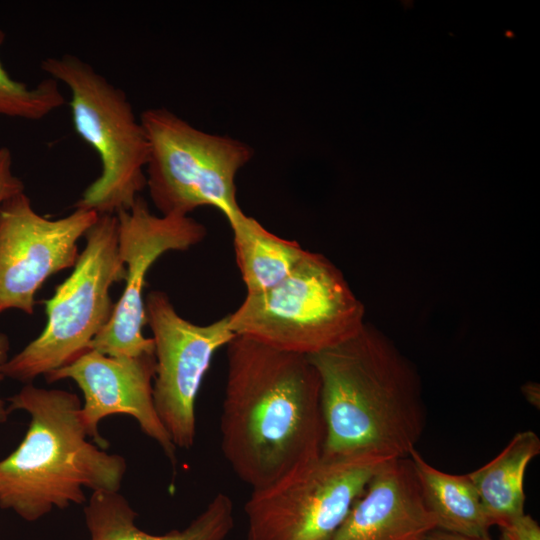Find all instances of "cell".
<instances>
[{"label": "cell", "instance_id": "1", "mask_svg": "<svg viewBox=\"0 0 540 540\" xmlns=\"http://www.w3.org/2000/svg\"><path fill=\"white\" fill-rule=\"evenodd\" d=\"M219 427L224 458L252 490L320 456L321 385L308 356L235 336Z\"/></svg>", "mask_w": 540, "mask_h": 540}, {"label": "cell", "instance_id": "2", "mask_svg": "<svg viewBox=\"0 0 540 540\" xmlns=\"http://www.w3.org/2000/svg\"><path fill=\"white\" fill-rule=\"evenodd\" d=\"M308 358L320 378L323 455L409 456L426 426L421 380L384 333L365 322L354 337Z\"/></svg>", "mask_w": 540, "mask_h": 540}, {"label": "cell", "instance_id": "3", "mask_svg": "<svg viewBox=\"0 0 540 540\" xmlns=\"http://www.w3.org/2000/svg\"><path fill=\"white\" fill-rule=\"evenodd\" d=\"M7 401L10 413L23 410L31 419L21 443L0 460V508L33 522L85 503L83 488L119 491L126 460L87 439L76 394L27 383Z\"/></svg>", "mask_w": 540, "mask_h": 540}, {"label": "cell", "instance_id": "4", "mask_svg": "<svg viewBox=\"0 0 540 540\" xmlns=\"http://www.w3.org/2000/svg\"><path fill=\"white\" fill-rule=\"evenodd\" d=\"M41 69L70 91L73 126L98 154L100 175L75 208L98 215L129 210L146 188L149 140L126 93L73 54L47 57Z\"/></svg>", "mask_w": 540, "mask_h": 540}, {"label": "cell", "instance_id": "5", "mask_svg": "<svg viewBox=\"0 0 540 540\" xmlns=\"http://www.w3.org/2000/svg\"><path fill=\"white\" fill-rule=\"evenodd\" d=\"M364 314L341 271L322 254L306 251L279 284L246 294L228 321L236 336L311 356L358 334Z\"/></svg>", "mask_w": 540, "mask_h": 540}, {"label": "cell", "instance_id": "6", "mask_svg": "<svg viewBox=\"0 0 540 540\" xmlns=\"http://www.w3.org/2000/svg\"><path fill=\"white\" fill-rule=\"evenodd\" d=\"M86 246L72 273L44 300L47 322L40 335L3 367L5 377L31 383L59 369L89 349L110 321L114 283L125 279L118 249L116 215H99L85 234Z\"/></svg>", "mask_w": 540, "mask_h": 540}, {"label": "cell", "instance_id": "7", "mask_svg": "<svg viewBox=\"0 0 540 540\" xmlns=\"http://www.w3.org/2000/svg\"><path fill=\"white\" fill-rule=\"evenodd\" d=\"M140 119L150 145L146 187L161 215L211 206L229 221L242 212L235 178L253 157L249 145L197 129L163 107L146 109Z\"/></svg>", "mask_w": 540, "mask_h": 540}, {"label": "cell", "instance_id": "8", "mask_svg": "<svg viewBox=\"0 0 540 540\" xmlns=\"http://www.w3.org/2000/svg\"><path fill=\"white\" fill-rule=\"evenodd\" d=\"M386 461L321 453L253 489L244 506L248 540H327Z\"/></svg>", "mask_w": 540, "mask_h": 540}, {"label": "cell", "instance_id": "9", "mask_svg": "<svg viewBox=\"0 0 540 540\" xmlns=\"http://www.w3.org/2000/svg\"><path fill=\"white\" fill-rule=\"evenodd\" d=\"M144 306L156 358L155 410L175 447L190 449L196 437L195 404L203 378L215 353L236 335L228 316L207 325L184 319L162 291L149 292Z\"/></svg>", "mask_w": 540, "mask_h": 540}, {"label": "cell", "instance_id": "10", "mask_svg": "<svg viewBox=\"0 0 540 540\" xmlns=\"http://www.w3.org/2000/svg\"><path fill=\"white\" fill-rule=\"evenodd\" d=\"M116 216L119 255L126 267L125 288L115 303L110 321L93 339L89 349L113 357L154 353L153 339L143 335L145 277L161 255L171 250L189 249L206 237L207 230L189 215L151 213L141 196L129 210L120 211Z\"/></svg>", "mask_w": 540, "mask_h": 540}, {"label": "cell", "instance_id": "11", "mask_svg": "<svg viewBox=\"0 0 540 540\" xmlns=\"http://www.w3.org/2000/svg\"><path fill=\"white\" fill-rule=\"evenodd\" d=\"M94 211L75 208L59 219L36 212L25 192L0 205V313L33 314L35 295L55 273L73 268L78 241L96 222Z\"/></svg>", "mask_w": 540, "mask_h": 540}, {"label": "cell", "instance_id": "12", "mask_svg": "<svg viewBox=\"0 0 540 540\" xmlns=\"http://www.w3.org/2000/svg\"><path fill=\"white\" fill-rule=\"evenodd\" d=\"M155 372L154 353L113 357L89 349L45 377L49 383L71 379L78 385L84 396L80 409L83 427L100 448L108 446L99 434L100 421L111 415L124 414L137 421L141 431L161 447L175 466L176 447L154 406Z\"/></svg>", "mask_w": 540, "mask_h": 540}, {"label": "cell", "instance_id": "13", "mask_svg": "<svg viewBox=\"0 0 540 540\" xmlns=\"http://www.w3.org/2000/svg\"><path fill=\"white\" fill-rule=\"evenodd\" d=\"M436 528L409 457L384 462L327 540H421Z\"/></svg>", "mask_w": 540, "mask_h": 540}, {"label": "cell", "instance_id": "14", "mask_svg": "<svg viewBox=\"0 0 540 540\" xmlns=\"http://www.w3.org/2000/svg\"><path fill=\"white\" fill-rule=\"evenodd\" d=\"M90 540H226L234 527V505L216 494L183 530L162 535L147 533L135 523L137 513L119 492L94 491L84 507Z\"/></svg>", "mask_w": 540, "mask_h": 540}, {"label": "cell", "instance_id": "15", "mask_svg": "<svg viewBox=\"0 0 540 540\" xmlns=\"http://www.w3.org/2000/svg\"><path fill=\"white\" fill-rule=\"evenodd\" d=\"M539 453L538 435L519 431L495 458L468 473L491 526L500 528L525 513V472Z\"/></svg>", "mask_w": 540, "mask_h": 540}, {"label": "cell", "instance_id": "16", "mask_svg": "<svg viewBox=\"0 0 540 540\" xmlns=\"http://www.w3.org/2000/svg\"><path fill=\"white\" fill-rule=\"evenodd\" d=\"M408 457L437 529L468 536L489 535L492 526L468 474L445 473L430 465L416 448Z\"/></svg>", "mask_w": 540, "mask_h": 540}, {"label": "cell", "instance_id": "17", "mask_svg": "<svg viewBox=\"0 0 540 540\" xmlns=\"http://www.w3.org/2000/svg\"><path fill=\"white\" fill-rule=\"evenodd\" d=\"M228 222L233 232L236 263L247 294L279 284L306 253L299 243L271 233L243 211Z\"/></svg>", "mask_w": 540, "mask_h": 540}, {"label": "cell", "instance_id": "18", "mask_svg": "<svg viewBox=\"0 0 540 540\" xmlns=\"http://www.w3.org/2000/svg\"><path fill=\"white\" fill-rule=\"evenodd\" d=\"M5 33L0 29V47ZM66 102L59 83L47 77L34 86L13 79L0 61V116L40 120Z\"/></svg>", "mask_w": 540, "mask_h": 540}, {"label": "cell", "instance_id": "19", "mask_svg": "<svg viewBox=\"0 0 540 540\" xmlns=\"http://www.w3.org/2000/svg\"><path fill=\"white\" fill-rule=\"evenodd\" d=\"M24 192L22 180L13 172V157L7 147H0V205Z\"/></svg>", "mask_w": 540, "mask_h": 540}, {"label": "cell", "instance_id": "20", "mask_svg": "<svg viewBox=\"0 0 540 540\" xmlns=\"http://www.w3.org/2000/svg\"><path fill=\"white\" fill-rule=\"evenodd\" d=\"M501 540H540V526L529 514L524 513L500 527Z\"/></svg>", "mask_w": 540, "mask_h": 540}, {"label": "cell", "instance_id": "21", "mask_svg": "<svg viewBox=\"0 0 540 540\" xmlns=\"http://www.w3.org/2000/svg\"><path fill=\"white\" fill-rule=\"evenodd\" d=\"M10 349V342L8 336L0 332V382L5 378L3 373V367L8 361V353ZM10 412L5 401L0 398V423H5L8 419Z\"/></svg>", "mask_w": 540, "mask_h": 540}, {"label": "cell", "instance_id": "22", "mask_svg": "<svg viewBox=\"0 0 540 540\" xmlns=\"http://www.w3.org/2000/svg\"><path fill=\"white\" fill-rule=\"evenodd\" d=\"M421 540H493L490 535L485 536H468L458 533L433 529L429 531Z\"/></svg>", "mask_w": 540, "mask_h": 540}, {"label": "cell", "instance_id": "23", "mask_svg": "<svg viewBox=\"0 0 540 540\" xmlns=\"http://www.w3.org/2000/svg\"><path fill=\"white\" fill-rule=\"evenodd\" d=\"M522 392L526 400L533 406L539 408L540 390L539 384L529 382L522 386Z\"/></svg>", "mask_w": 540, "mask_h": 540}]
</instances>
